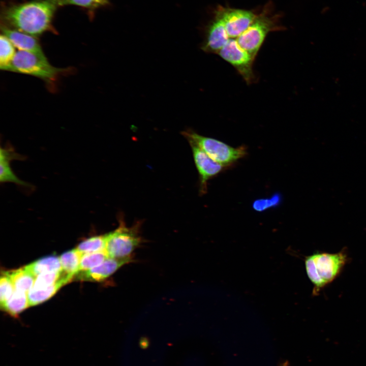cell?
I'll list each match as a JSON object with an SVG mask.
<instances>
[{
  "label": "cell",
  "mask_w": 366,
  "mask_h": 366,
  "mask_svg": "<svg viewBox=\"0 0 366 366\" xmlns=\"http://www.w3.org/2000/svg\"><path fill=\"white\" fill-rule=\"evenodd\" d=\"M57 6L55 0H36L7 8L2 18L13 29L36 37L50 28Z\"/></svg>",
  "instance_id": "1"
},
{
  "label": "cell",
  "mask_w": 366,
  "mask_h": 366,
  "mask_svg": "<svg viewBox=\"0 0 366 366\" xmlns=\"http://www.w3.org/2000/svg\"><path fill=\"white\" fill-rule=\"evenodd\" d=\"M348 261L345 251L335 253L316 252L306 257L307 276L313 285V293L317 294L341 273Z\"/></svg>",
  "instance_id": "2"
},
{
  "label": "cell",
  "mask_w": 366,
  "mask_h": 366,
  "mask_svg": "<svg viewBox=\"0 0 366 366\" xmlns=\"http://www.w3.org/2000/svg\"><path fill=\"white\" fill-rule=\"evenodd\" d=\"M181 134L190 144L198 146L211 159L224 167L231 165L247 154L245 146L233 147L217 139L201 135L191 129L184 131Z\"/></svg>",
  "instance_id": "3"
},
{
  "label": "cell",
  "mask_w": 366,
  "mask_h": 366,
  "mask_svg": "<svg viewBox=\"0 0 366 366\" xmlns=\"http://www.w3.org/2000/svg\"><path fill=\"white\" fill-rule=\"evenodd\" d=\"M119 226L113 231L106 234L105 250L110 258H131V255L141 242L138 222L128 227L122 217L118 219Z\"/></svg>",
  "instance_id": "4"
},
{
  "label": "cell",
  "mask_w": 366,
  "mask_h": 366,
  "mask_svg": "<svg viewBox=\"0 0 366 366\" xmlns=\"http://www.w3.org/2000/svg\"><path fill=\"white\" fill-rule=\"evenodd\" d=\"M67 70L53 67L47 57L18 50L12 62L10 71L31 75L50 83L56 81Z\"/></svg>",
  "instance_id": "5"
},
{
  "label": "cell",
  "mask_w": 366,
  "mask_h": 366,
  "mask_svg": "<svg viewBox=\"0 0 366 366\" xmlns=\"http://www.w3.org/2000/svg\"><path fill=\"white\" fill-rule=\"evenodd\" d=\"M279 28L274 20L262 13L236 39L240 46L255 59L267 34Z\"/></svg>",
  "instance_id": "6"
},
{
  "label": "cell",
  "mask_w": 366,
  "mask_h": 366,
  "mask_svg": "<svg viewBox=\"0 0 366 366\" xmlns=\"http://www.w3.org/2000/svg\"><path fill=\"white\" fill-rule=\"evenodd\" d=\"M218 54L233 66L248 84L254 81L253 64L255 59L240 46L236 39L230 38Z\"/></svg>",
  "instance_id": "7"
},
{
  "label": "cell",
  "mask_w": 366,
  "mask_h": 366,
  "mask_svg": "<svg viewBox=\"0 0 366 366\" xmlns=\"http://www.w3.org/2000/svg\"><path fill=\"white\" fill-rule=\"evenodd\" d=\"M216 15L223 21L228 35L232 39H236L242 34L256 17L250 11L224 7H219Z\"/></svg>",
  "instance_id": "8"
},
{
  "label": "cell",
  "mask_w": 366,
  "mask_h": 366,
  "mask_svg": "<svg viewBox=\"0 0 366 366\" xmlns=\"http://www.w3.org/2000/svg\"><path fill=\"white\" fill-rule=\"evenodd\" d=\"M190 145L199 175L200 192L204 194L207 190V181L218 174L224 166L213 160L198 146L192 144Z\"/></svg>",
  "instance_id": "9"
},
{
  "label": "cell",
  "mask_w": 366,
  "mask_h": 366,
  "mask_svg": "<svg viewBox=\"0 0 366 366\" xmlns=\"http://www.w3.org/2000/svg\"><path fill=\"white\" fill-rule=\"evenodd\" d=\"M131 258L116 259L109 257L100 265L86 271H79L74 277L77 280L86 281H102L115 272L125 264L129 263Z\"/></svg>",
  "instance_id": "10"
},
{
  "label": "cell",
  "mask_w": 366,
  "mask_h": 366,
  "mask_svg": "<svg viewBox=\"0 0 366 366\" xmlns=\"http://www.w3.org/2000/svg\"><path fill=\"white\" fill-rule=\"evenodd\" d=\"M209 25L201 49L204 52L218 54L229 40L223 21L217 16Z\"/></svg>",
  "instance_id": "11"
},
{
  "label": "cell",
  "mask_w": 366,
  "mask_h": 366,
  "mask_svg": "<svg viewBox=\"0 0 366 366\" xmlns=\"http://www.w3.org/2000/svg\"><path fill=\"white\" fill-rule=\"evenodd\" d=\"M1 30L2 34L8 38L19 50L29 52L41 57H46L36 37L4 25L1 26Z\"/></svg>",
  "instance_id": "12"
},
{
  "label": "cell",
  "mask_w": 366,
  "mask_h": 366,
  "mask_svg": "<svg viewBox=\"0 0 366 366\" xmlns=\"http://www.w3.org/2000/svg\"><path fill=\"white\" fill-rule=\"evenodd\" d=\"M21 156L17 154L12 147H1L0 150V181L1 182H11L17 185L28 186V185L20 179L12 171L10 162L13 160L21 159Z\"/></svg>",
  "instance_id": "13"
},
{
  "label": "cell",
  "mask_w": 366,
  "mask_h": 366,
  "mask_svg": "<svg viewBox=\"0 0 366 366\" xmlns=\"http://www.w3.org/2000/svg\"><path fill=\"white\" fill-rule=\"evenodd\" d=\"M12 281L15 289L28 293L33 288L36 277L25 267L5 271L3 273Z\"/></svg>",
  "instance_id": "14"
},
{
  "label": "cell",
  "mask_w": 366,
  "mask_h": 366,
  "mask_svg": "<svg viewBox=\"0 0 366 366\" xmlns=\"http://www.w3.org/2000/svg\"><path fill=\"white\" fill-rule=\"evenodd\" d=\"M24 267L35 277L44 273L63 270L59 258L53 256L41 258Z\"/></svg>",
  "instance_id": "15"
},
{
  "label": "cell",
  "mask_w": 366,
  "mask_h": 366,
  "mask_svg": "<svg viewBox=\"0 0 366 366\" xmlns=\"http://www.w3.org/2000/svg\"><path fill=\"white\" fill-rule=\"evenodd\" d=\"M71 280L70 279L65 278L58 282L46 288H32L27 293L29 306L38 304L48 299L53 296L60 287L68 283Z\"/></svg>",
  "instance_id": "16"
},
{
  "label": "cell",
  "mask_w": 366,
  "mask_h": 366,
  "mask_svg": "<svg viewBox=\"0 0 366 366\" xmlns=\"http://www.w3.org/2000/svg\"><path fill=\"white\" fill-rule=\"evenodd\" d=\"M29 306L27 293L15 289L13 293L1 308L13 317H16Z\"/></svg>",
  "instance_id": "17"
},
{
  "label": "cell",
  "mask_w": 366,
  "mask_h": 366,
  "mask_svg": "<svg viewBox=\"0 0 366 366\" xmlns=\"http://www.w3.org/2000/svg\"><path fill=\"white\" fill-rule=\"evenodd\" d=\"M82 255L76 248L59 257L63 271L72 279L79 272Z\"/></svg>",
  "instance_id": "18"
},
{
  "label": "cell",
  "mask_w": 366,
  "mask_h": 366,
  "mask_svg": "<svg viewBox=\"0 0 366 366\" xmlns=\"http://www.w3.org/2000/svg\"><path fill=\"white\" fill-rule=\"evenodd\" d=\"M15 47L5 36L0 37V68L2 70L10 71L11 64L16 54Z\"/></svg>",
  "instance_id": "19"
},
{
  "label": "cell",
  "mask_w": 366,
  "mask_h": 366,
  "mask_svg": "<svg viewBox=\"0 0 366 366\" xmlns=\"http://www.w3.org/2000/svg\"><path fill=\"white\" fill-rule=\"evenodd\" d=\"M106 234L90 237L79 244L77 250L82 254L105 250Z\"/></svg>",
  "instance_id": "20"
},
{
  "label": "cell",
  "mask_w": 366,
  "mask_h": 366,
  "mask_svg": "<svg viewBox=\"0 0 366 366\" xmlns=\"http://www.w3.org/2000/svg\"><path fill=\"white\" fill-rule=\"evenodd\" d=\"M109 257L105 250L83 254L81 258L79 272L92 269L100 265Z\"/></svg>",
  "instance_id": "21"
},
{
  "label": "cell",
  "mask_w": 366,
  "mask_h": 366,
  "mask_svg": "<svg viewBox=\"0 0 366 366\" xmlns=\"http://www.w3.org/2000/svg\"><path fill=\"white\" fill-rule=\"evenodd\" d=\"M65 278H68L71 280H72L73 279L65 273L63 270L61 271L42 273L36 277L35 283L33 288H46L58 282Z\"/></svg>",
  "instance_id": "22"
},
{
  "label": "cell",
  "mask_w": 366,
  "mask_h": 366,
  "mask_svg": "<svg viewBox=\"0 0 366 366\" xmlns=\"http://www.w3.org/2000/svg\"><path fill=\"white\" fill-rule=\"evenodd\" d=\"M282 200L281 194L275 193L269 198L255 200L253 202L252 207L256 211L262 212L269 208L277 207L281 204Z\"/></svg>",
  "instance_id": "23"
},
{
  "label": "cell",
  "mask_w": 366,
  "mask_h": 366,
  "mask_svg": "<svg viewBox=\"0 0 366 366\" xmlns=\"http://www.w3.org/2000/svg\"><path fill=\"white\" fill-rule=\"evenodd\" d=\"M58 6L76 5L89 9H95L109 3V0H55Z\"/></svg>",
  "instance_id": "24"
},
{
  "label": "cell",
  "mask_w": 366,
  "mask_h": 366,
  "mask_svg": "<svg viewBox=\"0 0 366 366\" xmlns=\"http://www.w3.org/2000/svg\"><path fill=\"white\" fill-rule=\"evenodd\" d=\"M0 279V304L2 307L11 296L15 291L14 286L11 280L3 273Z\"/></svg>",
  "instance_id": "25"
},
{
  "label": "cell",
  "mask_w": 366,
  "mask_h": 366,
  "mask_svg": "<svg viewBox=\"0 0 366 366\" xmlns=\"http://www.w3.org/2000/svg\"><path fill=\"white\" fill-rule=\"evenodd\" d=\"M281 366H288V362H285Z\"/></svg>",
  "instance_id": "26"
}]
</instances>
